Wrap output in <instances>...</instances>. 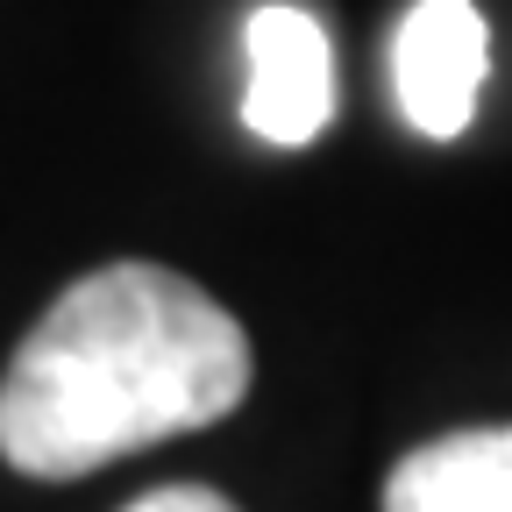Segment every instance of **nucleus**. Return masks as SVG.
I'll list each match as a JSON object with an SVG mask.
<instances>
[{"label":"nucleus","mask_w":512,"mask_h":512,"mask_svg":"<svg viewBox=\"0 0 512 512\" xmlns=\"http://www.w3.org/2000/svg\"><path fill=\"white\" fill-rule=\"evenodd\" d=\"M384 512H512V427H463L399 456Z\"/></svg>","instance_id":"4"},{"label":"nucleus","mask_w":512,"mask_h":512,"mask_svg":"<svg viewBox=\"0 0 512 512\" xmlns=\"http://www.w3.org/2000/svg\"><path fill=\"white\" fill-rule=\"evenodd\" d=\"M121 512H235L221 491L207 484H164V491H143L136 505H121Z\"/></svg>","instance_id":"5"},{"label":"nucleus","mask_w":512,"mask_h":512,"mask_svg":"<svg viewBox=\"0 0 512 512\" xmlns=\"http://www.w3.org/2000/svg\"><path fill=\"white\" fill-rule=\"evenodd\" d=\"M249 392V335L164 264L64 285L0 377V456L22 477H86L214 427Z\"/></svg>","instance_id":"1"},{"label":"nucleus","mask_w":512,"mask_h":512,"mask_svg":"<svg viewBox=\"0 0 512 512\" xmlns=\"http://www.w3.org/2000/svg\"><path fill=\"white\" fill-rule=\"evenodd\" d=\"M491 72V36L470 0H413L392 36V93L420 136H463Z\"/></svg>","instance_id":"3"},{"label":"nucleus","mask_w":512,"mask_h":512,"mask_svg":"<svg viewBox=\"0 0 512 512\" xmlns=\"http://www.w3.org/2000/svg\"><path fill=\"white\" fill-rule=\"evenodd\" d=\"M249 86H242V121L278 150H306L335 114V50L306 8H256L242 29Z\"/></svg>","instance_id":"2"}]
</instances>
